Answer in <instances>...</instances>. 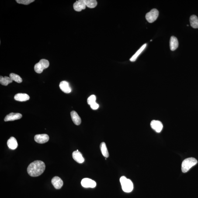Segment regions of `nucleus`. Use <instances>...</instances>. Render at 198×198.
Segmentation results:
<instances>
[{"label":"nucleus","instance_id":"2","mask_svg":"<svg viewBox=\"0 0 198 198\" xmlns=\"http://www.w3.org/2000/svg\"><path fill=\"white\" fill-rule=\"evenodd\" d=\"M122 189L124 192L130 193L133 190L134 186L132 181L124 176H122L120 179Z\"/></svg>","mask_w":198,"mask_h":198},{"label":"nucleus","instance_id":"7","mask_svg":"<svg viewBox=\"0 0 198 198\" xmlns=\"http://www.w3.org/2000/svg\"><path fill=\"white\" fill-rule=\"evenodd\" d=\"M81 183L82 186L85 188H94L96 186V183L95 181L88 178L83 179Z\"/></svg>","mask_w":198,"mask_h":198},{"label":"nucleus","instance_id":"13","mask_svg":"<svg viewBox=\"0 0 198 198\" xmlns=\"http://www.w3.org/2000/svg\"><path fill=\"white\" fill-rule=\"evenodd\" d=\"M72 157L74 159L79 163H83L85 161V159L81 153L78 150L73 152Z\"/></svg>","mask_w":198,"mask_h":198},{"label":"nucleus","instance_id":"19","mask_svg":"<svg viewBox=\"0 0 198 198\" xmlns=\"http://www.w3.org/2000/svg\"><path fill=\"white\" fill-rule=\"evenodd\" d=\"M147 45V44H146V43L143 45L136 52L135 54L132 56L131 58L130 59V61L131 62L135 61L136 60H137L138 57L139 55L141 54L142 52L144 51V49H145Z\"/></svg>","mask_w":198,"mask_h":198},{"label":"nucleus","instance_id":"23","mask_svg":"<svg viewBox=\"0 0 198 198\" xmlns=\"http://www.w3.org/2000/svg\"><path fill=\"white\" fill-rule=\"evenodd\" d=\"M96 97L94 95H91L88 99V105H90L96 102Z\"/></svg>","mask_w":198,"mask_h":198},{"label":"nucleus","instance_id":"5","mask_svg":"<svg viewBox=\"0 0 198 198\" xmlns=\"http://www.w3.org/2000/svg\"><path fill=\"white\" fill-rule=\"evenodd\" d=\"M158 15L159 12L158 10L154 9L146 14V19L149 23H152L156 20L158 17Z\"/></svg>","mask_w":198,"mask_h":198},{"label":"nucleus","instance_id":"10","mask_svg":"<svg viewBox=\"0 0 198 198\" xmlns=\"http://www.w3.org/2000/svg\"><path fill=\"white\" fill-rule=\"evenodd\" d=\"M22 115L19 113H11L7 115L4 119L5 122L12 121L22 118Z\"/></svg>","mask_w":198,"mask_h":198},{"label":"nucleus","instance_id":"24","mask_svg":"<svg viewBox=\"0 0 198 198\" xmlns=\"http://www.w3.org/2000/svg\"><path fill=\"white\" fill-rule=\"evenodd\" d=\"M17 2L19 4H23L24 5H28L32 2H34V0H17Z\"/></svg>","mask_w":198,"mask_h":198},{"label":"nucleus","instance_id":"21","mask_svg":"<svg viewBox=\"0 0 198 198\" xmlns=\"http://www.w3.org/2000/svg\"><path fill=\"white\" fill-rule=\"evenodd\" d=\"M100 148L101 151L102 155L105 158H108L109 156L108 151L107 148L106 144L105 142L101 143L100 146Z\"/></svg>","mask_w":198,"mask_h":198},{"label":"nucleus","instance_id":"18","mask_svg":"<svg viewBox=\"0 0 198 198\" xmlns=\"http://www.w3.org/2000/svg\"><path fill=\"white\" fill-rule=\"evenodd\" d=\"M191 26L193 28H198V18L196 15H191L190 18Z\"/></svg>","mask_w":198,"mask_h":198},{"label":"nucleus","instance_id":"9","mask_svg":"<svg viewBox=\"0 0 198 198\" xmlns=\"http://www.w3.org/2000/svg\"><path fill=\"white\" fill-rule=\"evenodd\" d=\"M151 128L157 133H159L163 129V125L161 122L158 120H153L151 122Z\"/></svg>","mask_w":198,"mask_h":198},{"label":"nucleus","instance_id":"12","mask_svg":"<svg viewBox=\"0 0 198 198\" xmlns=\"http://www.w3.org/2000/svg\"><path fill=\"white\" fill-rule=\"evenodd\" d=\"M60 88L63 92L65 93H69L71 92L72 89L69 83L66 81H63L60 82Z\"/></svg>","mask_w":198,"mask_h":198},{"label":"nucleus","instance_id":"6","mask_svg":"<svg viewBox=\"0 0 198 198\" xmlns=\"http://www.w3.org/2000/svg\"><path fill=\"white\" fill-rule=\"evenodd\" d=\"M74 9L77 12H81L87 6V0H79L74 4Z\"/></svg>","mask_w":198,"mask_h":198},{"label":"nucleus","instance_id":"4","mask_svg":"<svg viewBox=\"0 0 198 198\" xmlns=\"http://www.w3.org/2000/svg\"><path fill=\"white\" fill-rule=\"evenodd\" d=\"M49 64V61L47 60H41L38 63L35 65V71L38 74H41L43 72L44 69L48 68Z\"/></svg>","mask_w":198,"mask_h":198},{"label":"nucleus","instance_id":"20","mask_svg":"<svg viewBox=\"0 0 198 198\" xmlns=\"http://www.w3.org/2000/svg\"><path fill=\"white\" fill-rule=\"evenodd\" d=\"M13 81L10 77L8 76L3 77L1 76H0V83L2 85L7 86L9 83H12Z\"/></svg>","mask_w":198,"mask_h":198},{"label":"nucleus","instance_id":"15","mask_svg":"<svg viewBox=\"0 0 198 198\" xmlns=\"http://www.w3.org/2000/svg\"><path fill=\"white\" fill-rule=\"evenodd\" d=\"M170 48L171 51H175L178 47V41L177 38L174 36H171L170 40Z\"/></svg>","mask_w":198,"mask_h":198},{"label":"nucleus","instance_id":"14","mask_svg":"<svg viewBox=\"0 0 198 198\" xmlns=\"http://www.w3.org/2000/svg\"><path fill=\"white\" fill-rule=\"evenodd\" d=\"M7 145L10 149H16L18 146L17 141L15 137H11L7 142Z\"/></svg>","mask_w":198,"mask_h":198},{"label":"nucleus","instance_id":"16","mask_svg":"<svg viewBox=\"0 0 198 198\" xmlns=\"http://www.w3.org/2000/svg\"><path fill=\"white\" fill-rule=\"evenodd\" d=\"M72 119L74 124L76 125H79L81 123V119L79 115L75 111H72L71 113Z\"/></svg>","mask_w":198,"mask_h":198},{"label":"nucleus","instance_id":"8","mask_svg":"<svg viewBox=\"0 0 198 198\" xmlns=\"http://www.w3.org/2000/svg\"><path fill=\"white\" fill-rule=\"evenodd\" d=\"M34 140L39 144H44L49 141V137L46 134H38L35 136Z\"/></svg>","mask_w":198,"mask_h":198},{"label":"nucleus","instance_id":"1","mask_svg":"<svg viewBox=\"0 0 198 198\" xmlns=\"http://www.w3.org/2000/svg\"><path fill=\"white\" fill-rule=\"evenodd\" d=\"M45 168V164L43 161L36 160L29 164L27 168V172L31 176H38L43 174Z\"/></svg>","mask_w":198,"mask_h":198},{"label":"nucleus","instance_id":"25","mask_svg":"<svg viewBox=\"0 0 198 198\" xmlns=\"http://www.w3.org/2000/svg\"><path fill=\"white\" fill-rule=\"evenodd\" d=\"M91 106V108L93 110H96L97 109L99 108V105L98 104H97L96 102H95L92 104L90 105Z\"/></svg>","mask_w":198,"mask_h":198},{"label":"nucleus","instance_id":"3","mask_svg":"<svg viewBox=\"0 0 198 198\" xmlns=\"http://www.w3.org/2000/svg\"><path fill=\"white\" fill-rule=\"evenodd\" d=\"M197 163V160L195 158H186L182 163L181 169L182 172H187L191 168Z\"/></svg>","mask_w":198,"mask_h":198},{"label":"nucleus","instance_id":"22","mask_svg":"<svg viewBox=\"0 0 198 198\" xmlns=\"http://www.w3.org/2000/svg\"><path fill=\"white\" fill-rule=\"evenodd\" d=\"M9 77L13 81H15L18 83H20L22 82V78H21L20 76L16 74L11 73L9 75Z\"/></svg>","mask_w":198,"mask_h":198},{"label":"nucleus","instance_id":"11","mask_svg":"<svg viewBox=\"0 0 198 198\" xmlns=\"http://www.w3.org/2000/svg\"><path fill=\"white\" fill-rule=\"evenodd\" d=\"M51 183L56 189H61L63 185V182L61 178L58 176H56L51 180Z\"/></svg>","mask_w":198,"mask_h":198},{"label":"nucleus","instance_id":"17","mask_svg":"<svg viewBox=\"0 0 198 198\" xmlns=\"http://www.w3.org/2000/svg\"><path fill=\"white\" fill-rule=\"evenodd\" d=\"M29 98L30 97L27 94L23 93L17 94L14 97V98L15 100L21 102L26 101L28 100Z\"/></svg>","mask_w":198,"mask_h":198}]
</instances>
